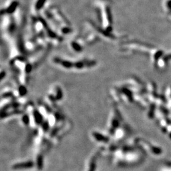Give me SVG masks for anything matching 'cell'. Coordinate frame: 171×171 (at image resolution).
<instances>
[{
  "label": "cell",
  "mask_w": 171,
  "mask_h": 171,
  "mask_svg": "<svg viewBox=\"0 0 171 171\" xmlns=\"http://www.w3.org/2000/svg\"><path fill=\"white\" fill-rule=\"evenodd\" d=\"M5 75V74L4 72H1V73H0V80H2V79L4 77Z\"/></svg>",
  "instance_id": "cell-1"
}]
</instances>
